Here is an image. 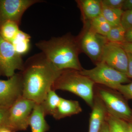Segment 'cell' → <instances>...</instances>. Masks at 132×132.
Returning a JSON list of instances; mask_svg holds the SVG:
<instances>
[{"mask_svg":"<svg viewBox=\"0 0 132 132\" xmlns=\"http://www.w3.org/2000/svg\"><path fill=\"white\" fill-rule=\"evenodd\" d=\"M62 71L58 70L42 52L29 57L20 72L22 97L41 104Z\"/></svg>","mask_w":132,"mask_h":132,"instance_id":"6da1fadb","label":"cell"},{"mask_svg":"<svg viewBox=\"0 0 132 132\" xmlns=\"http://www.w3.org/2000/svg\"><path fill=\"white\" fill-rule=\"evenodd\" d=\"M36 45L59 71L82 70L79 59V46L76 38L71 34L41 40Z\"/></svg>","mask_w":132,"mask_h":132,"instance_id":"7a4b0ae2","label":"cell"},{"mask_svg":"<svg viewBox=\"0 0 132 132\" xmlns=\"http://www.w3.org/2000/svg\"><path fill=\"white\" fill-rule=\"evenodd\" d=\"M95 83L79 71L72 69L64 70L55 81L52 90L67 91L83 99L93 107L94 103V87Z\"/></svg>","mask_w":132,"mask_h":132,"instance_id":"3957f363","label":"cell"},{"mask_svg":"<svg viewBox=\"0 0 132 132\" xmlns=\"http://www.w3.org/2000/svg\"><path fill=\"white\" fill-rule=\"evenodd\" d=\"M79 72L90 78L95 84L103 85L113 90H116L119 85L130 81L126 75L116 70L102 61L96 63L94 68L82 69Z\"/></svg>","mask_w":132,"mask_h":132,"instance_id":"277c9868","label":"cell"},{"mask_svg":"<svg viewBox=\"0 0 132 132\" xmlns=\"http://www.w3.org/2000/svg\"><path fill=\"white\" fill-rule=\"evenodd\" d=\"M85 23L82 32L76 39L80 50L96 64L100 61L104 47L108 41L106 36L99 34L92 28L89 22Z\"/></svg>","mask_w":132,"mask_h":132,"instance_id":"5b68a950","label":"cell"},{"mask_svg":"<svg viewBox=\"0 0 132 132\" xmlns=\"http://www.w3.org/2000/svg\"><path fill=\"white\" fill-rule=\"evenodd\" d=\"M35 104L22 96L18 99L8 109V126L15 132L27 130Z\"/></svg>","mask_w":132,"mask_h":132,"instance_id":"8992f818","label":"cell"},{"mask_svg":"<svg viewBox=\"0 0 132 132\" xmlns=\"http://www.w3.org/2000/svg\"><path fill=\"white\" fill-rule=\"evenodd\" d=\"M24 63L22 56L16 53L12 43L0 35V77L10 78L16 70L21 71Z\"/></svg>","mask_w":132,"mask_h":132,"instance_id":"52a82bcc","label":"cell"},{"mask_svg":"<svg viewBox=\"0 0 132 132\" xmlns=\"http://www.w3.org/2000/svg\"><path fill=\"white\" fill-rule=\"evenodd\" d=\"M98 96L103 102L108 113L128 121L132 119V111L125 100L111 90L100 88Z\"/></svg>","mask_w":132,"mask_h":132,"instance_id":"ba28073f","label":"cell"},{"mask_svg":"<svg viewBox=\"0 0 132 132\" xmlns=\"http://www.w3.org/2000/svg\"><path fill=\"white\" fill-rule=\"evenodd\" d=\"M39 0H0V27L6 22L12 21L20 25L22 17L29 8Z\"/></svg>","mask_w":132,"mask_h":132,"instance_id":"9c48e42d","label":"cell"},{"mask_svg":"<svg viewBox=\"0 0 132 132\" xmlns=\"http://www.w3.org/2000/svg\"><path fill=\"white\" fill-rule=\"evenodd\" d=\"M22 80L20 72L7 80H0V108L8 109L22 96Z\"/></svg>","mask_w":132,"mask_h":132,"instance_id":"30bf717a","label":"cell"},{"mask_svg":"<svg viewBox=\"0 0 132 132\" xmlns=\"http://www.w3.org/2000/svg\"><path fill=\"white\" fill-rule=\"evenodd\" d=\"M100 61L126 75L128 67L127 53L120 44L108 42L104 47Z\"/></svg>","mask_w":132,"mask_h":132,"instance_id":"8fae6325","label":"cell"},{"mask_svg":"<svg viewBox=\"0 0 132 132\" xmlns=\"http://www.w3.org/2000/svg\"><path fill=\"white\" fill-rule=\"evenodd\" d=\"M92 109L88 132H100L105 121L107 112L98 95L94 97V103Z\"/></svg>","mask_w":132,"mask_h":132,"instance_id":"7c38bea8","label":"cell"},{"mask_svg":"<svg viewBox=\"0 0 132 132\" xmlns=\"http://www.w3.org/2000/svg\"><path fill=\"white\" fill-rule=\"evenodd\" d=\"M82 111V108L78 101L61 98L60 104L52 116L55 119L60 120L78 114Z\"/></svg>","mask_w":132,"mask_h":132,"instance_id":"4fadbf2b","label":"cell"},{"mask_svg":"<svg viewBox=\"0 0 132 132\" xmlns=\"http://www.w3.org/2000/svg\"><path fill=\"white\" fill-rule=\"evenodd\" d=\"M76 2L85 22L90 21L102 14L101 0H81Z\"/></svg>","mask_w":132,"mask_h":132,"instance_id":"5bb4252c","label":"cell"},{"mask_svg":"<svg viewBox=\"0 0 132 132\" xmlns=\"http://www.w3.org/2000/svg\"><path fill=\"white\" fill-rule=\"evenodd\" d=\"M45 116L40 104H36L29 121L31 132H46L49 130V126Z\"/></svg>","mask_w":132,"mask_h":132,"instance_id":"9a60e30c","label":"cell"},{"mask_svg":"<svg viewBox=\"0 0 132 132\" xmlns=\"http://www.w3.org/2000/svg\"><path fill=\"white\" fill-rule=\"evenodd\" d=\"M61 97H59L54 90L51 89L40 104L45 116H53L58 107Z\"/></svg>","mask_w":132,"mask_h":132,"instance_id":"2e32d148","label":"cell"},{"mask_svg":"<svg viewBox=\"0 0 132 132\" xmlns=\"http://www.w3.org/2000/svg\"><path fill=\"white\" fill-rule=\"evenodd\" d=\"M31 36L20 30L11 43L16 53L22 56L29 52L30 49Z\"/></svg>","mask_w":132,"mask_h":132,"instance_id":"e0dca14e","label":"cell"},{"mask_svg":"<svg viewBox=\"0 0 132 132\" xmlns=\"http://www.w3.org/2000/svg\"><path fill=\"white\" fill-rule=\"evenodd\" d=\"M124 12L122 9L110 8L102 5V14L112 27L121 24V18Z\"/></svg>","mask_w":132,"mask_h":132,"instance_id":"ac0fdd59","label":"cell"},{"mask_svg":"<svg viewBox=\"0 0 132 132\" xmlns=\"http://www.w3.org/2000/svg\"><path fill=\"white\" fill-rule=\"evenodd\" d=\"M19 26L14 22H6L0 27V35L5 40L11 43L20 31Z\"/></svg>","mask_w":132,"mask_h":132,"instance_id":"d6986e66","label":"cell"},{"mask_svg":"<svg viewBox=\"0 0 132 132\" xmlns=\"http://www.w3.org/2000/svg\"><path fill=\"white\" fill-rule=\"evenodd\" d=\"M109 132H128L127 122L107 113L105 119Z\"/></svg>","mask_w":132,"mask_h":132,"instance_id":"ffe728a7","label":"cell"},{"mask_svg":"<svg viewBox=\"0 0 132 132\" xmlns=\"http://www.w3.org/2000/svg\"><path fill=\"white\" fill-rule=\"evenodd\" d=\"M88 22L92 28L96 32L104 36L107 35L112 28L102 14Z\"/></svg>","mask_w":132,"mask_h":132,"instance_id":"44dd1931","label":"cell"},{"mask_svg":"<svg viewBox=\"0 0 132 132\" xmlns=\"http://www.w3.org/2000/svg\"><path fill=\"white\" fill-rule=\"evenodd\" d=\"M126 30L121 24L111 28L106 36L109 42L121 44L125 42Z\"/></svg>","mask_w":132,"mask_h":132,"instance_id":"7402d4cb","label":"cell"},{"mask_svg":"<svg viewBox=\"0 0 132 132\" xmlns=\"http://www.w3.org/2000/svg\"><path fill=\"white\" fill-rule=\"evenodd\" d=\"M121 25L126 31L132 27V9L124 11L121 18Z\"/></svg>","mask_w":132,"mask_h":132,"instance_id":"603a6c76","label":"cell"},{"mask_svg":"<svg viewBox=\"0 0 132 132\" xmlns=\"http://www.w3.org/2000/svg\"><path fill=\"white\" fill-rule=\"evenodd\" d=\"M116 90L119 91L127 98L132 99V82L119 85Z\"/></svg>","mask_w":132,"mask_h":132,"instance_id":"cb8c5ba5","label":"cell"},{"mask_svg":"<svg viewBox=\"0 0 132 132\" xmlns=\"http://www.w3.org/2000/svg\"><path fill=\"white\" fill-rule=\"evenodd\" d=\"M125 0H101L103 6L114 9H122Z\"/></svg>","mask_w":132,"mask_h":132,"instance_id":"d4e9b609","label":"cell"},{"mask_svg":"<svg viewBox=\"0 0 132 132\" xmlns=\"http://www.w3.org/2000/svg\"><path fill=\"white\" fill-rule=\"evenodd\" d=\"M7 112L8 109L0 108V127L6 126H8Z\"/></svg>","mask_w":132,"mask_h":132,"instance_id":"484cf974","label":"cell"},{"mask_svg":"<svg viewBox=\"0 0 132 132\" xmlns=\"http://www.w3.org/2000/svg\"><path fill=\"white\" fill-rule=\"evenodd\" d=\"M127 54L128 63L127 75L128 78H132V54L128 53Z\"/></svg>","mask_w":132,"mask_h":132,"instance_id":"4316f807","label":"cell"},{"mask_svg":"<svg viewBox=\"0 0 132 132\" xmlns=\"http://www.w3.org/2000/svg\"><path fill=\"white\" fill-rule=\"evenodd\" d=\"M120 44L127 53L132 54V43L125 42Z\"/></svg>","mask_w":132,"mask_h":132,"instance_id":"83f0119b","label":"cell"},{"mask_svg":"<svg viewBox=\"0 0 132 132\" xmlns=\"http://www.w3.org/2000/svg\"><path fill=\"white\" fill-rule=\"evenodd\" d=\"M125 39V42L132 43V27L126 31Z\"/></svg>","mask_w":132,"mask_h":132,"instance_id":"f1b7e54d","label":"cell"},{"mask_svg":"<svg viewBox=\"0 0 132 132\" xmlns=\"http://www.w3.org/2000/svg\"><path fill=\"white\" fill-rule=\"evenodd\" d=\"M132 9V0H125L122 10L124 11Z\"/></svg>","mask_w":132,"mask_h":132,"instance_id":"f546056e","label":"cell"},{"mask_svg":"<svg viewBox=\"0 0 132 132\" xmlns=\"http://www.w3.org/2000/svg\"><path fill=\"white\" fill-rule=\"evenodd\" d=\"M0 132H15L9 127L3 126L0 127Z\"/></svg>","mask_w":132,"mask_h":132,"instance_id":"4dcf8cb0","label":"cell"},{"mask_svg":"<svg viewBox=\"0 0 132 132\" xmlns=\"http://www.w3.org/2000/svg\"><path fill=\"white\" fill-rule=\"evenodd\" d=\"M100 132H109L108 127L107 123L106 120L104 122V124L102 125Z\"/></svg>","mask_w":132,"mask_h":132,"instance_id":"1f68e13d","label":"cell"},{"mask_svg":"<svg viewBox=\"0 0 132 132\" xmlns=\"http://www.w3.org/2000/svg\"><path fill=\"white\" fill-rule=\"evenodd\" d=\"M127 122V124L128 132H132V119Z\"/></svg>","mask_w":132,"mask_h":132,"instance_id":"d6a6232c","label":"cell"}]
</instances>
